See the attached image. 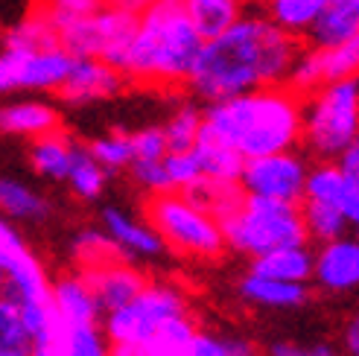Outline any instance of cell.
I'll use <instances>...</instances> for the list:
<instances>
[{
    "label": "cell",
    "mask_w": 359,
    "mask_h": 356,
    "mask_svg": "<svg viewBox=\"0 0 359 356\" xmlns=\"http://www.w3.org/2000/svg\"><path fill=\"white\" fill-rule=\"evenodd\" d=\"M298 47L301 41L278 29L266 15L243 12L231 27L202 41L187 88L199 100L217 102L251 88L278 85L290 74Z\"/></svg>",
    "instance_id": "obj_1"
},
{
    "label": "cell",
    "mask_w": 359,
    "mask_h": 356,
    "mask_svg": "<svg viewBox=\"0 0 359 356\" xmlns=\"http://www.w3.org/2000/svg\"><path fill=\"white\" fill-rule=\"evenodd\" d=\"M202 132L222 140L245 161L301 146V94L286 82L208 102Z\"/></svg>",
    "instance_id": "obj_2"
},
{
    "label": "cell",
    "mask_w": 359,
    "mask_h": 356,
    "mask_svg": "<svg viewBox=\"0 0 359 356\" xmlns=\"http://www.w3.org/2000/svg\"><path fill=\"white\" fill-rule=\"evenodd\" d=\"M202 32L196 29L182 0H155L137 21L120 74L126 82L147 88H182L202 50Z\"/></svg>",
    "instance_id": "obj_3"
},
{
    "label": "cell",
    "mask_w": 359,
    "mask_h": 356,
    "mask_svg": "<svg viewBox=\"0 0 359 356\" xmlns=\"http://www.w3.org/2000/svg\"><path fill=\"white\" fill-rule=\"evenodd\" d=\"M359 135V82L336 79L301 97V146L318 161H336Z\"/></svg>",
    "instance_id": "obj_4"
},
{
    "label": "cell",
    "mask_w": 359,
    "mask_h": 356,
    "mask_svg": "<svg viewBox=\"0 0 359 356\" xmlns=\"http://www.w3.org/2000/svg\"><path fill=\"white\" fill-rule=\"evenodd\" d=\"M143 210H147V222L170 252L193 260H219L225 254L228 245L219 219L196 205L187 193H149Z\"/></svg>",
    "instance_id": "obj_5"
},
{
    "label": "cell",
    "mask_w": 359,
    "mask_h": 356,
    "mask_svg": "<svg viewBox=\"0 0 359 356\" xmlns=\"http://www.w3.org/2000/svg\"><path fill=\"white\" fill-rule=\"evenodd\" d=\"M219 225L225 245L248 257H257L280 245L307 242V231H304L295 202L263 199V196L251 193H243V199L225 213Z\"/></svg>",
    "instance_id": "obj_6"
},
{
    "label": "cell",
    "mask_w": 359,
    "mask_h": 356,
    "mask_svg": "<svg viewBox=\"0 0 359 356\" xmlns=\"http://www.w3.org/2000/svg\"><path fill=\"white\" fill-rule=\"evenodd\" d=\"M0 269H4L6 287L4 292L21 307V315L32 336L39 339L53 324V307H50V278L44 272L41 260L18 234V228L0 217Z\"/></svg>",
    "instance_id": "obj_7"
},
{
    "label": "cell",
    "mask_w": 359,
    "mask_h": 356,
    "mask_svg": "<svg viewBox=\"0 0 359 356\" xmlns=\"http://www.w3.org/2000/svg\"><path fill=\"white\" fill-rule=\"evenodd\" d=\"M187 295L170 280H147L140 292L123 307L102 315V330L111 345H143L170 318L187 315Z\"/></svg>",
    "instance_id": "obj_8"
},
{
    "label": "cell",
    "mask_w": 359,
    "mask_h": 356,
    "mask_svg": "<svg viewBox=\"0 0 359 356\" xmlns=\"http://www.w3.org/2000/svg\"><path fill=\"white\" fill-rule=\"evenodd\" d=\"M135 21H137V15L126 12L114 4H102L100 9L88 15L62 21L59 44L74 59L91 56V59L109 62L120 70L126 50H129V41H132V32H135Z\"/></svg>",
    "instance_id": "obj_9"
},
{
    "label": "cell",
    "mask_w": 359,
    "mask_h": 356,
    "mask_svg": "<svg viewBox=\"0 0 359 356\" xmlns=\"http://www.w3.org/2000/svg\"><path fill=\"white\" fill-rule=\"evenodd\" d=\"M307 161L295 152H272V155H257L248 158L240 172V187L243 193L263 196V199H278V202H301L304 196V178H307Z\"/></svg>",
    "instance_id": "obj_10"
},
{
    "label": "cell",
    "mask_w": 359,
    "mask_h": 356,
    "mask_svg": "<svg viewBox=\"0 0 359 356\" xmlns=\"http://www.w3.org/2000/svg\"><path fill=\"white\" fill-rule=\"evenodd\" d=\"M359 70V39L345 41V44H333V47H298L295 59L286 74V85L295 94H310L316 88L336 82V79H348L356 76Z\"/></svg>",
    "instance_id": "obj_11"
},
{
    "label": "cell",
    "mask_w": 359,
    "mask_h": 356,
    "mask_svg": "<svg viewBox=\"0 0 359 356\" xmlns=\"http://www.w3.org/2000/svg\"><path fill=\"white\" fill-rule=\"evenodd\" d=\"M123 85H126V76L114 64L82 56V59L70 62V70L56 94L70 105H88V102L117 97L123 91Z\"/></svg>",
    "instance_id": "obj_12"
},
{
    "label": "cell",
    "mask_w": 359,
    "mask_h": 356,
    "mask_svg": "<svg viewBox=\"0 0 359 356\" xmlns=\"http://www.w3.org/2000/svg\"><path fill=\"white\" fill-rule=\"evenodd\" d=\"M301 199L330 202L345 213L351 225L359 222V172H345L336 161H318L307 170Z\"/></svg>",
    "instance_id": "obj_13"
},
{
    "label": "cell",
    "mask_w": 359,
    "mask_h": 356,
    "mask_svg": "<svg viewBox=\"0 0 359 356\" xmlns=\"http://www.w3.org/2000/svg\"><path fill=\"white\" fill-rule=\"evenodd\" d=\"M79 275L85 278L88 287H91V295H94L102 315L123 307L126 301H132L140 292L143 283H147L143 272H137L129 263H123V257L85 266V269H79Z\"/></svg>",
    "instance_id": "obj_14"
},
{
    "label": "cell",
    "mask_w": 359,
    "mask_h": 356,
    "mask_svg": "<svg viewBox=\"0 0 359 356\" xmlns=\"http://www.w3.org/2000/svg\"><path fill=\"white\" fill-rule=\"evenodd\" d=\"M325 292H353L359 283V242L336 237L313 254V278Z\"/></svg>",
    "instance_id": "obj_15"
},
{
    "label": "cell",
    "mask_w": 359,
    "mask_h": 356,
    "mask_svg": "<svg viewBox=\"0 0 359 356\" xmlns=\"http://www.w3.org/2000/svg\"><path fill=\"white\" fill-rule=\"evenodd\" d=\"M35 342H41L50 356H111V342L100 322L67 324L53 318L50 330Z\"/></svg>",
    "instance_id": "obj_16"
},
{
    "label": "cell",
    "mask_w": 359,
    "mask_h": 356,
    "mask_svg": "<svg viewBox=\"0 0 359 356\" xmlns=\"http://www.w3.org/2000/svg\"><path fill=\"white\" fill-rule=\"evenodd\" d=\"M50 307H53V318L56 322H67V324L102 322V313L91 295V287H88L79 272L62 275L50 283Z\"/></svg>",
    "instance_id": "obj_17"
},
{
    "label": "cell",
    "mask_w": 359,
    "mask_h": 356,
    "mask_svg": "<svg viewBox=\"0 0 359 356\" xmlns=\"http://www.w3.org/2000/svg\"><path fill=\"white\" fill-rule=\"evenodd\" d=\"M62 129V114L44 100H18L0 105V135L9 137H41Z\"/></svg>",
    "instance_id": "obj_18"
},
{
    "label": "cell",
    "mask_w": 359,
    "mask_h": 356,
    "mask_svg": "<svg viewBox=\"0 0 359 356\" xmlns=\"http://www.w3.org/2000/svg\"><path fill=\"white\" fill-rule=\"evenodd\" d=\"M102 222H105V234H109L123 254H135V257H158L164 252V242L155 234V228L149 222H140L129 217L120 207H105L102 210Z\"/></svg>",
    "instance_id": "obj_19"
},
{
    "label": "cell",
    "mask_w": 359,
    "mask_h": 356,
    "mask_svg": "<svg viewBox=\"0 0 359 356\" xmlns=\"http://www.w3.org/2000/svg\"><path fill=\"white\" fill-rule=\"evenodd\" d=\"M310 44L333 47L359 39V0H327L307 32Z\"/></svg>",
    "instance_id": "obj_20"
},
{
    "label": "cell",
    "mask_w": 359,
    "mask_h": 356,
    "mask_svg": "<svg viewBox=\"0 0 359 356\" xmlns=\"http://www.w3.org/2000/svg\"><path fill=\"white\" fill-rule=\"evenodd\" d=\"M240 295L255 307H269V310H292L301 307L310 298L307 283H290L278 278H266L248 272L240 280Z\"/></svg>",
    "instance_id": "obj_21"
},
{
    "label": "cell",
    "mask_w": 359,
    "mask_h": 356,
    "mask_svg": "<svg viewBox=\"0 0 359 356\" xmlns=\"http://www.w3.org/2000/svg\"><path fill=\"white\" fill-rule=\"evenodd\" d=\"M251 272L290 280V283H307L313 278V252L307 248V242L280 245V248H272V252L251 257Z\"/></svg>",
    "instance_id": "obj_22"
},
{
    "label": "cell",
    "mask_w": 359,
    "mask_h": 356,
    "mask_svg": "<svg viewBox=\"0 0 359 356\" xmlns=\"http://www.w3.org/2000/svg\"><path fill=\"white\" fill-rule=\"evenodd\" d=\"M193 155H196V161H199L202 178L217 182V184H240V172H243L245 158L237 155L231 146H225L222 140L202 132V137L196 140V146H193Z\"/></svg>",
    "instance_id": "obj_23"
},
{
    "label": "cell",
    "mask_w": 359,
    "mask_h": 356,
    "mask_svg": "<svg viewBox=\"0 0 359 356\" xmlns=\"http://www.w3.org/2000/svg\"><path fill=\"white\" fill-rule=\"evenodd\" d=\"M74 149H76V140H70L62 129H56V132L32 140L29 161H32V167L39 175L53 178V182H65L70 158H74Z\"/></svg>",
    "instance_id": "obj_24"
},
{
    "label": "cell",
    "mask_w": 359,
    "mask_h": 356,
    "mask_svg": "<svg viewBox=\"0 0 359 356\" xmlns=\"http://www.w3.org/2000/svg\"><path fill=\"white\" fill-rule=\"evenodd\" d=\"M260 4L269 21L301 41V39H307L313 21L327 6V0H260Z\"/></svg>",
    "instance_id": "obj_25"
},
{
    "label": "cell",
    "mask_w": 359,
    "mask_h": 356,
    "mask_svg": "<svg viewBox=\"0 0 359 356\" xmlns=\"http://www.w3.org/2000/svg\"><path fill=\"white\" fill-rule=\"evenodd\" d=\"M59 44V27L50 18V12L39 4L24 15V21H18L6 35L4 47H21V50H41V47H56Z\"/></svg>",
    "instance_id": "obj_26"
},
{
    "label": "cell",
    "mask_w": 359,
    "mask_h": 356,
    "mask_svg": "<svg viewBox=\"0 0 359 356\" xmlns=\"http://www.w3.org/2000/svg\"><path fill=\"white\" fill-rule=\"evenodd\" d=\"M47 213L50 205L39 190L27 187L24 182H15V178H0V217L41 222Z\"/></svg>",
    "instance_id": "obj_27"
},
{
    "label": "cell",
    "mask_w": 359,
    "mask_h": 356,
    "mask_svg": "<svg viewBox=\"0 0 359 356\" xmlns=\"http://www.w3.org/2000/svg\"><path fill=\"white\" fill-rule=\"evenodd\" d=\"M301 210V222L307 231V240L316 242H330L336 237H345L351 222L345 219V213L330 202H313V199H301L298 202Z\"/></svg>",
    "instance_id": "obj_28"
},
{
    "label": "cell",
    "mask_w": 359,
    "mask_h": 356,
    "mask_svg": "<svg viewBox=\"0 0 359 356\" xmlns=\"http://www.w3.org/2000/svg\"><path fill=\"white\" fill-rule=\"evenodd\" d=\"M182 6L196 24V29L202 32V39L222 32L245 12L243 0H182Z\"/></svg>",
    "instance_id": "obj_29"
},
{
    "label": "cell",
    "mask_w": 359,
    "mask_h": 356,
    "mask_svg": "<svg viewBox=\"0 0 359 356\" xmlns=\"http://www.w3.org/2000/svg\"><path fill=\"white\" fill-rule=\"evenodd\" d=\"M35 345V336L27 327L21 307L0 292V356H29Z\"/></svg>",
    "instance_id": "obj_30"
},
{
    "label": "cell",
    "mask_w": 359,
    "mask_h": 356,
    "mask_svg": "<svg viewBox=\"0 0 359 356\" xmlns=\"http://www.w3.org/2000/svg\"><path fill=\"white\" fill-rule=\"evenodd\" d=\"M105 175L109 172L94 161L91 152H88V146L76 144L74 158H70V167H67V175H65V182L70 184V190H74L82 202H94L105 190Z\"/></svg>",
    "instance_id": "obj_31"
},
{
    "label": "cell",
    "mask_w": 359,
    "mask_h": 356,
    "mask_svg": "<svg viewBox=\"0 0 359 356\" xmlns=\"http://www.w3.org/2000/svg\"><path fill=\"white\" fill-rule=\"evenodd\" d=\"M202 126H205V117H202V109L199 105H182L175 109L172 117L161 126L164 132V140H167V152H184V149H193L196 140L202 137Z\"/></svg>",
    "instance_id": "obj_32"
},
{
    "label": "cell",
    "mask_w": 359,
    "mask_h": 356,
    "mask_svg": "<svg viewBox=\"0 0 359 356\" xmlns=\"http://www.w3.org/2000/svg\"><path fill=\"white\" fill-rule=\"evenodd\" d=\"M251 353L257 350L243 336H222V333L196 327L184 356H251Z\"/></svg>",
    "instance_id": "obj_33"
},
{
    "label": "cell",
    "mask_w": 359,
    "mask_h": 356,
    "mask_svg": "<svg viewBox=\"0 0 359 356\" xmlns=\"http://www.w3.org/2000/svg\"><path fill=\"white\" fill-rule=\"evenodd\" d=\"M94 161L109 172V170H123L132 164V140L126 132H111V135H102L97 140H91L88 146Z\"/></svg>",
    "instance_id": "obj_34"
},
{
    "label": "cell",
    "mask_w": 359,
    "mask_h": 356,
    "mask_svg": "<svg viewBox=\"0 0 359 356\" xmlns=\"http://www.w3.org/2000/svg\"><path fill=\"white\" fill-rule=\"evenodd\" d=\"M164 172H167L170 190H175V193H187L193 184L202 182V170H199V161H196L193 149L167 152L164 155Z\"/></svg>",
    "instance_id": "obj_35"
},
{
    "label": "cell",
    "mask_w": 359,
    "mask_h": 356,
    "mask_svg": "<svg viewBox=\"0 0 359 356\" xmlns=\"http://www.w3.org/2000/svg\"><path fill=\"white\" fill-rule=\"evenodd\" d=\"M76 260L79 266H94V263H105V260H114L123 257V252L117 248V242L109 234H100V231H85V234L76 237Z\"/></svg>",
    "instance_id": "obj_36"
},
{
    "label": "cell",
    "mask_w": 359,
    "mask_h": 356,
    "mask_svg": "<svg viewBox=\"0 0 359 356\" xmlns=\"http://www.w3.org/2000/svg\"><path fill=\"white\" fill-rule=\"evenodd\" d=\"M132 140V161H155V158L167 155V140L161 126H147L129 135Z\"/></svg>",
    "instance_id": "obj_37"
},
{
    "label": "cell",
    "mask_w": 359,
    "mask_h": 356,
    "mask_svg": "<svg viewBox=\"0 0 359 356\" xmlns=\"http://www.w3.org/2000/svg\"><path fill=\"white\" fill-rule=\"evenodd\" d=\"M132 175L135 182L147 190V193H167L170 182L164 172V158H155V161H132Z\"/></svg>",
    "instance_id": "obj_38"
},
{
    "label": "cell",
    "mask_w": 359,
    "mask_h": 356,
    "mask_svg": "<svg viewBox=\"0 0 359 356\" xmlns=\"http://www.w3.org/2000/svg\"><path fill=\"white\" fill-rule=\"evenodd\" d=\"M39 6H44L50 12V18L56 21V27L62 21H70V18H79V15H88L100 9L102 4H109V0H35Z\"/></svg>",
    "instance_id": "obj_39"
},
{
    "label": "cell",
    "mask_w": 359,
    "mask_h": 356,
    "mask_svg": "<svg viewBox=\"0 0 359 356\" xmlns=\"http://www.w3.org/2000/svg\"><path fill=\"white\" fill-rule=\"evenodd\" d=\"M269 356H345L336 345L318 342V345H298V342H275Z\"/></svg>",
    "instance_id": "obj_40"
},
{
    "label": "cell",
    "mask_w": 359,
    "mask_h": 356,
    "mask_svg": "<svg viewBox=\"0 0 359 356\" xmlns=\"http://www.w3.org/2000/svg\"><path fill=\"white\" fill-rule=\"evenodd\" d=\"M342 348H345V356H359V322L351 318L342 330Z\"/></svg>",
    "instance_id": "obj_41"
},
{
    "label": "cell",
    "mask_w": 359,
    "mask_h": 356,
    "mask_svg": "<svg viewBox=\"0 0 359 356\" xmlns=\"http://www.w3.org/2000/svg\"><path fill=\"white\" fill-rule=\"evenodd\" d=\"M336 164L342 167L345 172H359V144H351L342 155L336 158Z\"/></svg>",
    "instance_id": "obj_42"
},
{
    "label": "cell",
    "mask_w": 359,
    "mask_h": 356,
    "mask_svg": "<svg viewBox=\"0 0 359 356\" xmlns=\"http://www.w3.org/2000/svg\"><path fill=\"white\" fill-rule=\"evenodd\" d=\"M109 4H114V6H120L126 12H132V15H140L147 6H152L155 0H109Z\"/></svg>",
    "instance_id": "obj_43"
},
{
    "label": "cell",
    "mask_w": 359,
    "mask_h": 356,
    "mask_svg": "<svg viewBox=\"0 0 359 356\" xmlns=\"http://www.w3.org/2000/svg\"><path fill=\"white\" fill-rule=\"evenodd\" d=\"M29 356H50V353H47V348H44L41 342H35V345H32V353H29Z\"/></svg>",
    "instance_id": "obj_44"
},
{
    "label": "cell",
    "mask_w": 359,
    "mask_h": 356,
    "mask_svg": "<svg viewBox=\"0 0 359 356\" xmlns=\"http://www.w3.org/2000/svg\"><path fill=\"white\" fill-rule=\"evenodd\" d=\"M243 4H260V0H243Z\"/></svg>",
    "instance_id": "obj_45"
},
{
    "label": "cell",
    "mask_w": 359,
    "mask_h": 356,
    "mask_svg": "<svg viewBox=\"0 0 359 356\" xmlns=\"http://www.w3.org/2000/svg\"><path fill=\"white\" fill-rule=\"evenodd\" d=\"M0 47H4V32H0Z\"/></svg>",
    "instance_id": "obj_46"
},
{
    "label": "cell",
    "mask_w": 359,
    "mask_h": 356,
    "mask_svg": "<svg viewBox=\"0 0 359 356\" xmlns=\"http://www.w3.org/2000/svg\"><path fill=\"white\" fill-rule=\"evenodd\" d=\"M251 356H257V353H251Z\"/></svg>",
    "instance_id": "obj_47"
}]
</instances>
